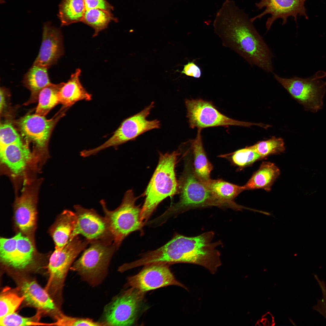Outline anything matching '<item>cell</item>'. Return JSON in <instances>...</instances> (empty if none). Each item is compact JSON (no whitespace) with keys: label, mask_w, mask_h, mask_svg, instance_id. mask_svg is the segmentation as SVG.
Instances as JSON below:
<instances>
[{"label":"cell","mask_w":326,"mask_h":326,"mask_svg":"<svg viewBox=\"0 0 326 326\" xmlns=\"http://www.w3.org/2000/svg\"><path fill=\"white\" fill-rule=\"evenodd\" d=\"M253 23L234 1L225 0L216 14L213 27L223 46L234 51L251 66L273 73L272 53Z\"/></svg>","instance_id":"6da1fadb"},{"label":"cell","mask_w":326,"mask_h":326,"mask_svg":"<svg viewBox=\"0 0 326 326\" xmlns=\"http://www.w3.org/2000/svg\"><path fill=\"white\" fill-rule=\"evenodd\" d=\"M214 235L213 232L192 237L176 234L163 246L148 252L146 260L150 264H197L214 274L222 264L220 253L216 248L222 244L220 241L212 242Z\"/></svg>","instance_id":"7a4b0ae2"},{"label":"cell","mask_w":326,"mask_h":326,"mask_svg":"<svg viewBox=\"0 0 326 326\" xmlns=\"http://www.w3.org/2000/svg\"><path fill=\"white\" fill-rule=\"evenodd\" d=\"M180 150L183 152L184 166L178 181L179 199L161 216L162 218L190 209L218 206L217 201L210 190L194 172L190 148L184 152Z\"/></svg>","instance_id":"3957f363"},{"label":"cell","mask_w":326,"mask_h":326,"mask_svg":"<svg viewBox=\"0 0 326 326\" xmlns=\"http://www.w3.org/2000/svg\"><path fill=\"white\" fill-rule=\"evenodd\" d=\"M180 154L177 151L160 153L157 165L144 193L145 199L141 212V219L144 223L161 201L178 193L175 170Z\"/></svg>","instance_id":"277c9868"},{"label":"cell","mask_w":326,"mask_h":326,"mask_svg":"<svg viewBox=\"0 0 326 326\" xmlns=\"http://www.w3.org/2000/svg\"><path fill=\"white\" fill-rule=\"evenodd\" d=\"M137 199L133 190H129L124 194L120 205L112 211L107 209L104 200L100 201L113 244L117 248L129 234L142 229L145 223L141 219L142 208L136 205Z\"/></svg>","instance_id":"5b68a950"},{"label":"cell","mask_w":326,"mask_h":326,"mask_svg":"<svg viewBox=\"0 0 326 326\" xmlns=\"http://www.w3.org/2000/svg\"><path fill=\"white\" fill-rule=\"evenodd\" d=\"M90 247L71 267L82 279L93 286L101 283L105 277L111 258L117 248L111 242L98 240Z\"/></svg>","instance_id":"8992f818"},{"label":"cell","mask_w":326,"mask_h":326,"mask_svg":"<svg viewBox=\"0 0 326 326\" xmlns=\"http://www.w3.org/2000/svg\"><path fill=\"white\" fill-rule=\"evenodd\" d=\"M274 77L291 96L307 111L315 113L323 106L326 82L318 78L316 73L309 78L282 77L275 73Z\"/></svg>","instance_id":"52a82bcc"},{"label":"cell","mask_w":326,"mask_h":326,"mask_svg":"<svg viewBox=\"0 0 326 326\" xmlns=\"http://www.w3.org/2000/svg\"><path fill=\"white\" fill-rule=\"evenodd\" d=\"M154 107L152 102L139 113L124 120L111 136L100 146L94 148L84 150L82 155L85 157L94 155L99 152L110 147H117L131 140H133L143 133L152 129L159 128V120H149L147 117Z\"/></svg>","instance_id":"ba28073f"},{"label":"cell","mask_w":326,"mask_h":326,"mask_svg":"<svg viewBox=\"0 0 326 326\" xmlns=\"http://www.w3.org/2000/svg\"><path fill=\"white\" fill-rule=\"evenodd\" d=\"M90 243L77 236L62 248L55 249L50 258L48 266L49 278L45 289L49 294L60 292L69 269L79 254Z\"/></svg>","instance_id":"9c48e42d"},{"label":"cell","mask_w":326,"mask_h":326,"mask_svg":"<svg viewBox=\"0 0 326 326\" xmlns=\"http://www.w3.org/2000/svg\"><path fill=\"white\" fill-rule=\"evenodd\" d=\"M187 117L190 127L202 129L209 127L236 126L250 127L256 125L263 128L264 124L236 120L220 113L212 102L201 99H186Z\"/></svg>","instance_id":"30bf717a"},{"label":"cell","mask_w":326,"mask_h":326,"mask_svg":"<svg viewBox=\"0 0 326 326\" xmlns=\"http://www.w3.org/2000/svg\"><path fill=\"white\" fill-rule=\"evenodd\" d=\"M145 292L131 287L105 307L104 322L107 326L133 325L137 319Z\"/></svg>","instance_id":"8fae6325"},{"label":"cell","mask_w":326,"mask_h":326,"mask_svg":"<svg viewBox=\"0 0 326 326\" xmlns=\"http://www.w3.org/2000/svg\"><path fill=\"white\" fill-rule=\"evenodd\" d=\"M168 265L155 263L145 265L137 274L128 277L127 285L144 292L171 285L180 286L188 290L176 279Z\"/></svg>","instance_id":"7c38bea8"},{"label":"cell","mask_w":326,"mask_h":326,"mask_svg":"<svg viewBox=\"0 0 326 326\" xmlns=\"http://www.w3.org/2000/svg\"><path fill=\"white\" fill-rule=\"evenodd\" d=\"M77 222L69 241L82 235L90 242L101 240L113 241L105 217L99 215L93 209H85L80 205L74 206Z\"/></svg>","instance_id":"4fadbf2b"},{"label":"cell","mask_w":326,"mask_h":326,"mask_svg":"<svg viewBox=\"0 0 326 326\" xmlns=\"http://www.w3.org/2000/svg\"><path fill=\"white\" fill-rule=\"evenodd\" d=\"M63 114H58L50 119L35 114H28L16 123L24 139L33 142L36 148L44 150L47 148L53 128Z\"/></svg>","instance_id":"5bb4252c"},{"label":"cell","mask_w":326,"mask_h":326,"mask_svg":"<svg viewBox=\"0 0 326 326\" xmlns=\"http://www.w3.org/2000/svg\"><path fill=\"white\" fill-rule=\"evenodd\" d=\"M306 0H260L255 4L259 10L264 8L260 14L251 18L252 22L260 19L267 14L270 15L266 23L267 31L271 28L277 19L282 20V24H285L289 17H292L296 22L298 16H304L307 19L305 3Z\"/></svg>","instance_id":"9a60e30c"},{"label":"cell","mask_w":326,"mask_h":326,"mask_svg":"<svg viewBox=\"0 0 326 326\" xmlns=\"http://www.w3.org/2000/svg\"><path fill=\"white\" fill-rule=\"evenodd\" d=\"M40 182L36 181L26 186L14 203L16 224L20 230L27 235H31L35 227L36 205Z\"/></svg>","instance_id":"2e32d148"},{"label":"cell","mask_w":326,"mask_h":326,"mask_svg":"<svg viewBox=\"0 0 326 326\" xmlns=\"http://www.w3.org/2000/svg\"><path fill=\"white\" fill-rule=\"evenodd\" d=\"M63 53L62 36L60 30L52 26L50 22L45 23L39 52L33 65L48 69L55 64Z\"/></svg>","instance_id":"e0dca14e"},{"label":"cell","mask_w":326,"mask_h":326,"mask_svg":"<svg viewBox=\"0 0 326 326\" xmlns=\"http://www.w3.org/2000/svg\"><path fill=\"white\" fill-rule=\"evenodd\" d=\"M205 183L216 200L219 207L229 208L239 211L247 209L259 212L258 210L239 205L235 202V199L245 190L244 186L233 184L222 179H210Z\"/></svg>","instance_id":"ac0fdd59"},{"label":"cell","mask_w":326,"mask_h":326,"mask_svg":"<svg viewBox=\"0 0 326 326\" xmlns=\"http://www.w3.org/2000/svg\"><path fill=\"white\" fill-rule=\"evenodd\" d=\"M0 148L2 162L15 174L23 172L32 159V155L28 145L22 142Z\"/></svg>","instance_id":"d6986e66"},{"label":"cell","mask_w":326,"mask_h":326,"mask_svg":"<svg viewBox=\"0 0 326 326\" xmlns=\"http://www.w3.org/2000/svg\"><path fill=\"white\" fill-rule=\"evenodd\" d=\"M81 73V70L77 69L67 82H63L60 88L58 98L59 103L63 105V108L71 106L80 101L91 99V95L86 91L80 81Z\"/></svg>","instance_id":"ffe728a7"},{"label":"cell","mask_w":326,"mask_h":326,"mask_svg":"<svg viewBox=\"0 0 326 326\" xmlns=\"http://www.w3.org/2000/svg\"><path fill=\"white\" fill-rule=\"evenodd\" d=\"M21 288L24 300L29 305L47 312L56 310V306L49 293L35 281H24Z\"/></svg>","instance_id":"44dd1931"},{"label":"cell","mask_w":326,"mask_h":326,"mask_svg":"<svg viewBox=\"0 0 326 326\" xmlns=\"http://www.w3.org/2000/svg\"><path fill=\"white\" fill-rule=\"evenodd\" d=\"M280 174L279 169L274 163L264 161L244 185L245 190L262 189L269 191Z\"/></svg>","instance_id":"7402d4cb"},{"label":"cell","mask_w":326,"mask_h":326,"mask_svg":"<svg viewBox=\"0 0 326 326\" xmlns=\"http://www.w3.org/2000/svg\"><path fill=\"white\" fill-rule=\"evenodd\" d=\"M77 222L75 213L64 210L59 216L51 232L55 249L63 248L68 242Z\"/></svg>","instance_id":"603a6c76"},{"label":"cell","mask_w":326,"mask_h":326,"mask_svg":"<svg viewBox=\"0 0 326 326\" xmlns=\"http://www.w3.org/2000/svg\"><path fill=\"white\" fill-rule=\"evenodd\" d=\"M201 130V129H198L196 138L190 142V148L193 155L194 172L200 179L205 182L211 179L210 176L213 166L208 160L203 147Z\"/></svg>","instance_id":"cb8c5ba5"},{"label":"cell","mask_w":326,"mask_h":326,"mask_svg":"<svg viewBox=\"0 0 326 326\" xmlns=\"http://www.w3.org/2000/svg\"><path fill=\"white\" fill-rule=\"evenodd\" d=\"M47 69L33 64L24 75L23 83L31 92L30 98L26 104L36 101L38 99L40 91L51 83L48 75Z\"/></svg>","instance_id":"d4e9b609"},{"label":"cell","mask_w":326,"mask_h":326,"mask_svg":"<svg viewBox=\"0 0 326 326\" xmlns=\"http://www.w3.org/2000/svg\"><path fill=\"white\" fill-rule=\"evenodd\" d=\"M85 11L83 0H62L58 14L61 26L82 22Z\"/></svg>","instance_id":"484cf974"},{"label":"cell","mask_w":326,"mask_h":326,"mask_svg":"<svg viewBox=\"0 0 326 326\" xmlns=\"http://www.w3.org/2000/svg\"><path fill=\"white\" fill-rule=\"evenodd\" d=\"M17 245L11 267L18 269H23L33 261L35 249L30 239L20 232L17 234Z\"/></svg>","instance_id":"4316f807"},{"label":"cell","mask_w":326,"mask_h":326,"mask_svg":"<svg viewBox=\"0 0 326 326\" xmlns=\"http://www.w3.org/2000/svg\"><path fill=\"white\" fill-rule=\"evenodd\" d=\"M63 83L57 84L51 83L40 91L38 95V103L35 114L45 116L59 103L58 94Z\"/></svg>","instance_id":"83f0119b"},{"label":"cell","mask_w":326,"mask_h":326,"mask_svg":"<svg viewBox=\"0 0 326 326\" xmlns=\"http://www.w3.org/2000/svg\"><path fill=\"white\" fill-rule=\"evenodd\" d=\"M112 21L117 22V19L114 17L111 11L96 8L85 10L82 22L94 29L93 36L95 37L100 31L106 28Z\"/></svg>","instance_id":"f1b7e54d"},{"label":"cell","mask_w":326,"mask_h":326,"mask_svg":"<svg viewBox=\"0 0 326 326\" xmlns=\"http://www.w3.org/2000/svg\"><path fill=\"white\" fill-rule=\"evenodd\" d=\"M228 160L234 165L241 169L253 164L263 158L250 146L234 152L219 156Z\"/></svg>","instance_id":"f546056e"},{"label":"cell","mask_w":326,"mask_h":326,"mask_svg":"<svg viewBox=\"0 0 326 326\" xmlns=\"http://www.w3.org/2000/svg\"><path fill=\"white\" fill-rule=\"evenodd\" d=\"M250 147L262 158L272 155L280 154L285 150L283 139L272 136L267 140L259 141Z\"/></svg>","instance_id":"4dcf8cb0"},{"label":"cell","mask_w":326,"mask_h":326,"mask_svg":"<svg viewBox=\"0 0 326 326\" xmlns=\"http://www.w3.org/2000/svg\"><path fill=\"white\" fill-rule=\"evenodd\" d=\"M24 300L22 296L5 289L0 296V318L15 312Z\"/></svg>","instance_id":"1f68e13d"},{"label":"cell","mask_w":326,"mask_h":326,"mask_svg":"<svg viewBox=\"0 0 326 326\" xmlns=\"http://www.w3.org/2000/svg\"><path fill=\"white\" fill-rule=\"evenodd\" d=\"M40 313L31 317H25L14 312L0 318V325L6 326H52V323L39 321Z\"/></svg>","instance_id":"d6a6232c"},{"label":"cell","mask_w":326,"mask_h":326,"mask_svg":"<svg viewBox=\"0 0 326 326\" xmlns=\"http://www.w3.org/2000/svg\"><path fill=\"white\" fill-rule=\"evenodd\" d=\"M56 321L53 326H106L104 322H97L89 318H81L69 316L59 313L56 316Z\"/></svg>","instance_id":"836d02e7"},{"label":"cell","mask_w":326,"mask_h":326,"mask_svg":"<svg viewBox=\"0 0 326 326\" xmlns=\"http://www.w3.org/2000/svg\"><path fill=\"white\" fill-rule=\"evenodd\" d=\"M17 235L10 238H0V257L1 261L10 266L12 262L17 245Z\"/></svg>","instance_id":"e575fe53"},{"label":"cell","mask_w":326,"mask_h":326,"mask_svg":"<svg viewBox=\"0 0 326 326\" xmlns=\"http://www.w3.org/2000/svg\"><path fill=\"white\" fill-rule=\"evenodd\" d=\"M22 142L20 136L11 123H1L0 148Z\"/></svg>","instance_id":"d590c367"},{"label":"cell","mask_w":326,"mask_h":326,"mask_svg":"<svg viewBox=\"0 0 326 326\" xmlns=\"http://www.w3.org/2000/svg\"><path fill=\"white\" fill-rule=\"evenodd\" d=\"M321 289L323 297L321 300H319L317 305L313 307L314 310L322 315L326 319V287L323 281H321L316 275L315 276Z\"/></svg>","instance_id":"8d00e7d4"},{"label":"cell","mask_w":326,"mask_h":326,"mask_svg":"<svg viewBox=\"0 0 326 326\" xmlns=\"http://www.w3.org/2000/svg\"><path fill=\"white\" fill-rule=\"evenodd\" d=\"M181 74L195 78H199L202 75V71L200 68L193 61L189 62L184 66L181 72Z\"/></svg>","instance_id":"74e56055"},{"label":"cell","mask_w":326,"mask_h":326,"mask_svg":"<svg viewBox=\"0 0 326 326\" xmlns=\"http://www.w3.org/2000/svg\"><path fill=\"white\" fill-rule=\"evenodd\" d=\"M85 10L99 8L111 11L113 7L106 0H83Z\"/></svg>","instance_id":"f35d334b"},{"label":"cell","mask_w":326,"mask_h":326,"mask_svg":"<svg viewBox=\"0 0 326 326\" xmlns=\"http://www.w3.org/2000/svg\"><path fill=\"white\" fill-rule=\"evenodd\" d=\"M7 92V89L3 87H1L0 88V111L1 114L2 113L3 111L6 107V101L5 96L6 92Z\"/></svg>","instance_id":"ab89813d"}]
</instances>
